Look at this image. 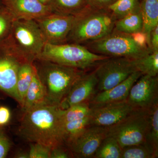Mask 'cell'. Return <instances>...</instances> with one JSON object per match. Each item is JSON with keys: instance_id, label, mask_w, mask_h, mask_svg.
<instances>
[{"instance_id": "8fae6325", "label": "cell", "mask_w": 158, "mask_h": 158, "mask_svg": "<svg viewBox=\"0 0 158 158\" xmlns=\"http://www.w3.org/2000/svg\"><path fill=\"white\" fill-rule=\"evenodd\" d=\"M75 16L52 12L35 20L44 37L46 43L52 44L67 43Z\"/></svg>"}, {"instance_id": "1f68e13d", "label": "cell", "mask_w": 158, "mask_h": 158, "mask_svg": "<svg viewBox=\"0 0 158 158\" xmlns=\"http://www.w3.org/2000/svg\"><path fill=\"white\" fill-rule=\"evenodd\" d=\"M90 8L95 9H107L116 0H86Z\"/></svg>"}, {"instance_id": "7402d4cb", "label": "cell", "mask_w": 158, "mask_h": 158, "mask_svg": "<svg viewBox=\"0 0 158 158\" xmlns=\"http://www.w3.org/2000/svg\"><path fill=\"white\" fill-rule=\"evenodd\" d=\"M143 20L141 11L131 13L117 20L114 29L127 34H132L142 31Z\"/></svg>"}, {"instance_id": "484cf974", "label": "cell", "mask_w": 158, "mask_h": 158, "mask_svg": "<svg viewBox=\"0 0 158 158\" xmlns=\"http://www.w3.org/2000/svg\"><path fill=\"white\" fill-rule=\"evenodd\" d=\"M108 9L113 12L117 20L135 12L141 11L138 0H116Z\"/></svg>"}, {"instance_id": "cb8c5ba5", "label": "cell", "mask_w": 158, "mask_h": 158, "mask_svg": "<svg viewBox=\"0 0 158 158\" xmlns=\"http://www.w3.org/2000/svg\"><path fill=\"white\" fill-rule=\"evenodd\" d=\"M122 150L116 139L108 135L102 141L93 158H121Z\"/></svg>"}, {"instance_id": "3957f363", "label": "cell", "mask_w": 158, "mask_h": 158, "mask_svg": "<svg viewBox=\"0 0 158 158\" xmlns=\"http://www.w3.org/2000/svg\"><path fill=\"white\" fill-rule=\"evenodd\" d=\"M110 58L94 53L84 46L77 44L46 43L36 60L48 61L86 71Z\"/></svg>"}, {"instance_id": "74e56055", "label": "cell", "mask_w": 158, "mask_h": 158, "mask_svg": "<svg viewBox=\"0 0 158 158\" xmlns=\"http://www.w3.org/2000/svg\"><path fill=\"white\" fill-rule=\"evenodd\" d=\"M3 4L2 3V0H0V7H1L2 6Z\"/></svg>"}, {"instance_id": "f1b7e54d", "label": "cell", "mask_w": 158, "mask_h": 158, "mask_svg": "<svg viewBox=\"0 0 158 158\" xmlns=\"http://www.w3.org/2000/svg\"><path fill=\"white\" fill-rule=\"evenodd\" d=\"M51 148L39 143L31 144L28 152V158H50Z\"/></svg>"}, {"instance_id": "4dcf8cb0", "label": "cell", "mask_w": 158, "mask_h": 158, "mask_svg": "<svg viewBox=\"0 0 158 158\" xmlns=\"http://www.w3.org/2000/svg\"><path fill=\"white\" fill-rule=\"evenodd\" d=\"M11 147V143L7 136L0 129V158L6 157Z\"/></svg>"}, {"instance_id": "4316f807", "label": "cell", "mask_w": 158, "mask_h": 158, "mask_svg": "<svg viewBox=\"0 0 158 158\" xmlns=\"http://www.w3.org/2000/svg\"><path fill=\"white\" fill-rule=\"evenodd\" d=\"M152 148L146 142L123 148L121 158H156Z\"/></svg>"}, {"instance_id": "44dd1931", "label": "cell", "mask_w": 158, "mask_h": 158, "mask_svg": "<svg viewBox=\"0 0 158 158\" xmlns=\"http://www.w3.org/2000/svg\"><path fill=\"white\" fill-rule=\"evenodd\" d=\"M33 62H25L20 66L18 74L17 90L19 105L23 107L26 94L31 85L34 74Z\"/></svg>"}, {"instance_id": "7c38bea8", "label": "cell", "mask_w": 158, "mask_h": 158, "mask_svg": "<svg viewBox=\"0 0 158 158\" xmlns=\"http://www.w3.org/2000/svg\"><path fill=\"white\" fill-rule=\"evenodd\" d=\"M89 126L109 127L121 121L136 110L127 100L90 106Z\"/></svg>"}, {"instance_id": "f546056e", "label": "cell", "mask_w": 158, "mask_h": 158, "mask_svg": "<svg viewBox=\"0 0 158 158\" xmlns=\"http://www.w3.org/2000/svg\"><path fill=\"white\" fill-rule=\"evenodd\" d=\"M73 158L70 149L67 146L62 144L51 150L50 158Z\"/></svg>"}, {"instance_id": "9c48e42d", "label": "cell", "mask_w": 158, "mask_h": 158, "mask_svg": "<svg viewBox=\"0 0 158 158\" xmlns=\"http://www.w3.org/2000/svg\"><path fill=\"white\" fill-rule=\"evenodd\" d=\"M94 70L98 81V92L115 87L138 71L135 60L123 57H110L100 62Z\"/></svg>"}, {"instance_id": "d6a6232c", "label": "cell", "mask_w": 158, "mask_h": 158, "mask_svg": "<svg viewBox=\"0 0 158 158\" xmlns=\"http://www.w3.org/2000/svg\"><path fill=\"white\" fill-rule=\"evenodd\" d=\"M148 47L152 52L158 51V25L151 32Z\"/></svg>"}, {"instance_id": "4fadbf2b", "label": "cell", "mask_w": 158, "mask_h": 158, "mask_svg": "<svg viewBox=\"0 0 158 158\" xmlns=\"http://www.w3.org/2000/svg\"><path fill=\"white\" fill-rule=\"evenodd\" d=\"M127 101L135 110H149L158 102V77L142 75L130 90Z\"/></svg>"}, {"instance_id": "e575fe53", "label": "cell", "mask_w": 158, "mask_h": 158, "mask_svg": "<svg viewBox=\"0 0 158 158\" xmlns=\"http://www.w3.org/2000/svg\"><path fill=\"white\" fill-rule=\"evenodd\" d=\"M10 112L8 108L5 107H0V125L6 124L10 118Z\"/></svg>"}, {"instance_id": "9a60e30c", "label": "cell", "mask_w": 158, "mask_h": 158, "mask_svg": "<svg viewBox=\"0 0 158 158\" xmlns=\"http://www.w3.org/2000/svg\"><path fill=\"white\" fill-rule=\"evenodd\" d=\"M98 83L94 70L88 73L85 72L77 80L61 102L60 107L65 110L74 105L89 103L98 93Z\"/></svg>"}, {"instance_id": "7a4b0ae2", "label": "cell", "mask_w": 158, "mask_h": 158, "mask_svg": "<svg viewBox=\"0 0 158 158\" xmlns=\"http://www.w3.org/2000/svg\"><path fill=\"white\" fill-rule=\"evenodd\" d=\"M116 20L110 9L88 7L75 16L67 43L84 45L101 39L113 31Z\"/></svg>"}, {"instance_id": "ffe728a7", "label": "cell", "mask_w": 158, "mask_h": 158, "mask_svg": "<svg viewBox=\"0 0 158 158\" xmlns=\"http://www.w3.org/2000/svg\"><path fill=\"white\" fill-rule=\"evenodd\" d=\"M49 6L53 12L73 16L90 7L86 0H51Z\"/></svg>"}, {"instance_id": "30bf717a", "label": "cell", "mask_w": 158, "mask_h": 158, "mask_svg": "<svg viewBox=\"0 0 158 158\" xmlns=\"http://www.w3.org/2000/svg\"><path fill=\"white\" fill-rule=\"evenodd\" d=\"M90 106L83 103L64 110L61 121L62 144L69 148L76 138L89 126Z\"/></svg>"}, {"instance_id": "8992f818", "label": "cell", "mask_w": 158, "mask_h": 158, "mask_svg": "<svg viewBox=\"0 0 158 158\" xmlns=\"http://www.w3.org/2000/svg\"><path fill=\"white\" fill-rule=\"evenodd\" d=\"M9 37L20 53L30 62L36 60L46 43L35 20L15 19Z\"/></svg>"}, {"instance_id": "e0dca14e", "label": "cell", "mask_w": 158, "mask_h": 158, "mask_svg": "<svg viewBox=\"0 0 158 158\" xmlns=\"http://www.w3.org/2000/svg\"><path fill=\"white\" fill-rule=\"evenodd\" d=\"M142 75L141 72L137 71L115 87L109 90L98 92L89 102V106L126 100L133 85Z\"/></svg>"}, {"instance_id": "603a6c76", "label": "cell", "mask_w": 158, "mask_h": 158, "mask_svg": "<svg viewBox=\"0 0 158 158\" xmlns=\"http://www.w3.org/2000/svg\"><path fill=\"white\" fill-rule=\"evenodd\" d=\"M148 115L146 142L158 156V102L148 110Z\"/></svg>"}, {"instance_id": "5b68a950", "label": "cell", "mask_w": 158, "mask_h": 158, "mask_svg": "<svg viewBox=\"0 0 158 158\" xmlns=\"http://www.w3.org/2000/svg\"><path fill=\"white\" fill-rule=\"evenodd\" d=\"M83 46L95 54L133 60L140 59L152 52L148 47L139 45L131 34L115 29L106 37Z\"/></svg>"}, {"instance_id": "6da1fadb", "label": "cell", "mask_w": 158, "mask_h": 158, "mask_svg": "<svg viewBox=\"0 0 158 158\" xmlns=\"http://www.w3.org/2000/svg\"><path fill=\"white\" fill-rule=\"evenodd\" d=\"M64 110L59 105L44 103L24 112L19 132L27 141L53 149L63 144L61 121Z\"/></svg>"}, {"instance_id": "2e32d148", "label": "cell", "mask_w": 158, "mask_h": 158, "mask_svg": "<svg viewBox=\"0 0 158 158\" xmlns=\"http://www.w3.org/2000/svg\"><path fill=\"white\" fill-rule=\"evenodd\" d=\"M15 19L36 20L52 12L39 0H2Z\"/></svg>"}, {"instance_id": "83f0119b", "label": "cell", "mask_w": 158, "mask_h": 158, "mask_svg": "<svg viewBox=\"0 0 158 158\" xmlns=\"http://www.w3.org/2000/svg\"><path fill=\"white\" fill-rule=\"evenodd\" d=\"M15 19L2 5L0 7V42L9 37Z\"/></svg>"}, {"instance_id": "d6986e66", "label": "cell", "mask_w": 158, "mask_h": 158, "mask_svg": "<svg viewBox=\"0 0 158 158\" xmlns=\"http://www.w3.org/2000/svg\"><path fill=\"white\" fill-rule=\"evenodd\" d=\"M140 6L143 20L142 31L147 36L148 45L151 32L158 25V0H141Z\"/></svg>"}, {"instance_id": "836d02e7", "label": "cell", "mask_w": 158, "mask_h": 158, "mask_svg": "<svg viewBox=\"0 0 158 158\" xmlns=\"http://www.w3.org/2000/svg\"><path fill=\"white\" fill-rule=\"evenodd\" d=\"M133 38L139 45L145 47H148L147 45V38L146 34L142 31L131 34Z\"/></svg>"}, {"instance_id": "d4e9b609", "label": "cell", "mask_w": 158, "mask_h": 158, "mask_svg": "<svg viewBox=\"0 0 158 158\" xmlns=\"http://www.w3.org/2000/svg\"><path fill=\"white\" fill-rule=\"evenodd\" d=\"M135 62L137 70L142 75L152 77L158 76V51L152 52L140 59H135Z\"/></svg>"}, {"instance_id": "ac0fdd59", "label": "cell", "mask_w": 158, "mask_h": 158, "mask_svg": "<svg viewBox=\"0 0 158 158\" xmlns=\"http://www.w3.org/2000/svg\"><path fill=\"white\" fill-rule=\"evenodd\" d=\"M47 102H48L45 87L40 80L34 65L33 77L26 94L22 107L23 111L25 112L35 106Z\"/></svg>"}, {"instance_id": "52a82bcc", "label": "cell", "mask_w": 158, "mask_h": 158, "mask_svg": "<svg viewBox=\"0 0 158 158\" xmlns=\"http://www.w3.org/2000/svg\"><path fill=\"white\" fill-rule=\"evenodd\" d=\"M148 110H136L112 126L108 135L118 141L122 148L146 142L148 124Z\"/></svg>"}, {"instance_id": "ba28073f", "label": "cell", "mask_w": 158, "mask_h": 158, "mask_svg": "<svg viewBox=\"0 0 158 158\" xmlns=\"http://www.w3.org/2000/svg\"><path fill=\"white\" fill-rule=\"evenodd\" d=\"M28 62L21 55L9 36L0 42V90L19 104L17 90L18 74L20 66Z\"/></svg>"}, {"instance_id": "8d00e7d4", "label": "cell", "mask_w": 158, "mask_h": 158, "mask_svg": "<svg viewBox=\"0 0 158 158\" xmlns=\"http://www.w3.org/2000/svg\"><path fill=\"white\" fill-rule=\"evenodd\" d=\"M39 1L40 2L43 4L44 5L49 6L51 0H39Z\"/></svg>"}, {"instance_id": "277c9868", "label": "cell", "mask_w": 158, "mask_h": 158, "mask_svg": "<svg viewBox=\"0 0 158 158\" xmlns=\"http://www.w3.org/2000/svg\"><path fill=\"white\" fill-rule=\"evenodd\" d=\"M34 64L46 90L48 102L59 105L77 80L86 71L48 61ZM34 63V62H33Z\"/></svg>"}, {"instance_id": "d590c367", "label": "cell", "mask_w": 158, "mask_h": 158, "mask_svg": "<svg viewBox=\"0 0 158 158\" xmlns=\"http://www.w3.org/2000/svg\"><path fill=\"white\" fill-rule=\"evenodd\" d=\"M15 157L19 158H28L27 152L19 153L16 155Z\"/></svg>"}, {"instance_id": "5bb4252c", "label": "cell", "mask_w": 158, "mask_h": 158, "mask_svg": "<svg viewBox=\"0 0 158 158\" xmlns=\"http://www.w3.org/2000/svg\"><path fill=\"white\" fill-rule=\"evenodd\" d=\"M108 135V127H88L69 146L73 158H93L102 141Z\"/></svg>"}]
</instances>
